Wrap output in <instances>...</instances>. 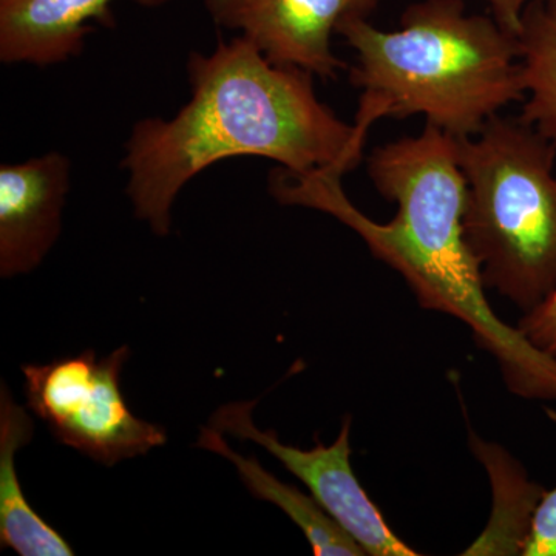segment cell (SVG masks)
Instances as JSON below:
<instances>
[{"label":"cell","instance_id":"8fae6325","mask_svg":"<svg viewBox=\"0 0 556 556\" xmlns=\"http://www.w3.org/2000/svg\"><path fill=\"white\" fill-rule=\"evenodd\" d=\"M197 447L207 450L228 459L239 471L241 482L260 501L274 504L300 527L309 541L314 555L321 556H362L364 548L354 538L348 535L331 515L317 503L313 495H305L298 486L285 484L263 468L257 457L241 456L223 438L222 431L214 427H203Z\"/></svg>","mask_w":556,"mask_h":556},{"label":"cell","instance_id":"9a60e30c","mask_svg":"<svg viewBox=\"0 0 556 556\" xmlns=\"http://www.w3.org/2000/svg\"><path fill=\"white\" fill-rule=\"evenodd\" d=\"M495 17L506 30L519 35L525 11L538 0H484Z\"/></svg>","mask_w":556,"mask_h":556},{"label":"cell","instance_id":"277c9868","mask_svg":"<svg viewBox=\"0 0 556 556\" xmlns=\"http://www.w3.org/2000/svg\"><path fill=\"white\" fill-rule=\"evenodd\" d=\"M556 150L519 118L459 139L464 237L485 289L529 313L556 291Z\"/></svg>","mask_w":556,"mask_h":556},{"label":"cell","instance_id":"7a4b0ae2","mask_svg":"<svg viewBox=\"0 0 556 556\" xmlns=\"http://www.w3.org/2000/svg\"><path fill=\"white\" fill-rule=\"evenodd\" d=\"M367 169L380 195L397 206L386 225L351 203L342 172L295 175L280 167L270 175L269 190L278 203L338 218L405 278L422 308L464 321L478 345L496 358L511 393L556 402V358L500 320L485 298L481 269L464 237L467 182L459 139L426 124L417 137L372 150Z\"/></svg>","mask_w":556,"mask_h":556},{"label":"cell","instance_id":"7c38bea8","mask_svg":"<svg viewBox=\"0 0 556 556\" xmlns=\"http://www.w3.org/2000/svg\"><path fill=\"white\" fill-rule=\"evenodd\" d=\"M518 38L526 89L521 119L556 150V0L530 5Z\"/></svg>","mask_w":556,"mask_h":556},{"label":"cell","instance_id":"9c48e42d","mask_svg":"<svg viewBox=\"0 0 556 556\" xmlns=\"http://www.w3.org/2000/svg\"><path fill=\"white\" fill-rule=\"evenodd\" d=\"M115 0H0V61L51 67L79 56L91 22L108 24ZM155 9L170 0H134Z\"/></svg>","mask_w":556,"mask_h":556},{"label":"cell","instance_id":"3957f363","mask_svg":"<svg viewBox=\"0 0 556 556\" xmlns=\"http://www.w3.org/2000/svg\"><path fill=\"white\" fill-rule=\"evenodd\" d=\"M357 54L351 84L383 118L420 115L450 137H475L493 116L526 98L518 35L464 0H420L383 31L367 17L338 28Z\"/></svg>","mask_w":556,"mask_h":556},{"label":"cell","instance_id":"6da1fadb","mask_svg":"<svg viewBox=\"0 0 556 556\" xmlns=\"http://www.w3.org/2000/svg\"><path fill=\"white\" fill-rule=\"evenodd\" d=\"M189 101L169 119L138 121L121 169L135 217L169 236L172 207L190 179L218 161L260 156L289 174L338 170L364 159L379 115L358 105L354 124L318 100L316 76L274 64L243 36L188 60Z\"/></svg>","mask_w":556,"mask_h":556},{"label":"cell","instance_id":"8992f818","mask_svg":"<svg viewBox=\"0 0 556 556\" xmlns=\"http://www.w3.org/2000/svg\"><path fill=\"white\" fill-rule=\"evenodd\" d=\"M257 401L230 402L219 407L208 426L223 434L251 441L277 457L289 473L298 477L343 530L371 556H416L390 529L351 467V417L343 420L334 444L325 447L316 441L311 450L287 445L274 430H260L252 419Z\"/></svg>","mask_w":556,"mask_h":556},{"label":"cell","instance_id":"30bf717a","mask_svg":"<svg viewBox=\"0 0 556 556\" xmlns=\"http://www.w3.org/2000/svg\"><path fill=\"white\" fill-rule=\"evenodd\" d=\"M35 426L9 387L0 390V547L21 556L75 555L67 540L39 517L22 492L16 455L30 444Z\"/></svg>","mask_w":556,"mask_h":556},{"label":"cell","instance_id":"52a82bcc","mask_svg":"<svg viewBox=\"0 0 556 556\" xmlns=\"http://www.w3.org/2000/svg\"><path fill=\"white\" fill-rule=\"evenodd\" d=\"M383 0H204L219 28L239 31L270 62L336 79L346 62L332 35L346 20L367 17Z\"/></svg>","mask_w":556,"mask_h":556},{"label":"cell","instance_id":"5b68a950","mask_svg":"<svg viewBox=\"0 0 556 556\" xmlns=\"http://www.w3.org/2000/svg\"><path fill=\"white\" fill-rule=\"evenodd\" d=\"M129 346L98 357L87 350L50 364L22 365L28 408L58 442L112 467L166 444L164 428L139 419L123 390L121 372Z\"/></svg>","mask_w":556,"mask_h":556},{"label":"cell","instance_id":"4fadbf2b","mask_svg":"<svg viewBox=\"0 0 556 556\" xmlns=\"http://www.w3.org/2000/svg\"><path fill=\"white\" fill-rule=\"evenodd\" d=\"M522 555L556 556V489L541 497Z\"/></svg>","mask_w":556,"mask_h":556},{"label":"cell","instance_id":"ba28073f","mask_svg":"<svg viewBox=\"0 0 556 556\" xmlns=\"http://www.w3.org/2000/svg\"><path fill=\"white\" fill-rule=\"evenodd\" d=\"M72 181L64 153L49 152L0 167V276L38 268L60 239L62 208Z\"/></svg>","mask_w":556,"mask_h":556},{"label":"cell","instance_id":"5bb4252c","mask_svg":"<svg viewBox=\"0 0 556 556\" xmlns=\"http://www.w3.org/2000/svg\"><path fill=\"white\" fill-rule=\"evenodd\" d=\"M518 329L538 350L556 358V291L546 302L526 313Z\"/></svg>","mask_w":556,"mask_h":556}]
</instances>
